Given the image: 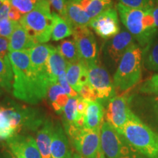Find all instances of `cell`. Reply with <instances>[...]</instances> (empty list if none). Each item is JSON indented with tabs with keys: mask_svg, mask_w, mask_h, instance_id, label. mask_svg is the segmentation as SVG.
I'll list each match as a JSON object with an SVG mask.
<instances>
[{
	"mask_svg": "<svg viewBox=\"0 0 158 158\" xmlns=\"http://www.w3.org/2000/svg\"><path fill=\"white\" fill-rule=\"evenodd\" d=\"M8 56L14 74L13 97L26 103L38 104L47 97L51 83L37 73L28 51L9 52Z\"/></svg>",
	"mask_w": 158,
	"mask_h": 158,
	"instance_id": "1",
	"label": "cell"
},
{
	"mask_svg": "<svg viewBox=\"0 0 158 158\" xmlns=\"http://www.w3.org/2000/svg\"><path fill=\"white\" fill-rule=\"evenodd\" d=\"M116 7L124 27L138 45L145 48L158 34L152 12V9L131 8L121 3H118Z\"/></svg>",
	"mask_w": 158,
	"mask_h": 158,
	"instance_id": "2",
	"label": "cell"
},
{
	"mask_svg": "<svg viewBox=\"0 0 158 158\" xmlns=\"http://www.w3.org/2000/svg\"><path fill=\"white\" fill-rule=\"evenodd\" d=\"M118 133L144 157L158 158V134L146 125L133 112Z\"/></svg>",
	"mask_w": 158,
	"mask_h": 158,
	"instance_id": "3",
	"label": "cell"
},
{
	"mask_svg": "<svg viewBox=\"0 0 158 158\" xmlns=\"http://www.w3.org/2000/svg\"><path fill=\"white\" fill-rule=\"evenodd\" d=\"M143 50L138 44L133 45L126 51L118 64L114 76L116 92H126L141 80Z\"/></svg>",
	"mask_w": 158,
	"mask_h": 158,
	"instance_id": "4",
	"label": "cell"
},
{
	"mask_svg": "<svg viewBox=\"0 0 158 158\" xmlns=\"http://www.w3.org/2000/svg\"><path fill=\"white\" fill-rule=\"evenodd\" d=\"M0 106L16 135L21 132L36 131L47 118L42 110L19 104L8 98H6Z\"/></svg>",
	"mask_w": 158,
	"mask_h": 158,
	"instance_id": "5",
	"label": "cell"
},
{
	"mask_svg": "<svg viewBox=\"0 0 158 158\" xmlns=\"http://www.w3.org/2000/svg\"><path fill=\"white\" fill-rule=\"evenodd\" d=\"M48 0H37L35 8L23 15L19 23L37 44L48 42L53 27L52 13Z\"/></svg>",
	"mask_w": 158,
	"mask_h": 158,
	"instance_id": "6",
	"label": "cell"
},
{
	"mask_svg": "<svg viewBox=\"0 0 158 158\" xmlns=\"http://www.w3.org/2000/svg\"><path fill=\"white\" fill-rule=\"evenodd\" d=\"M88 66V84L96 94L97 100L100 102L109 100L115 96L114 82L110 79L107 70L98 64Z\"/></svg>",
	"mask_w": 158,
	"mask_h": 158,
	"instance_id": "7",
	"label": "cell"
},
{
	"mask_svg": "<svg viewBox=\"0 0 158 158\" xmlns=\"http://www.w3.org/2000/svg\"><path fill=\"white\" fill-rule=\"evenodd\" d=\"M100 129L83 127L70 136L71 142L78 153L86 158H97L101 149Z\"/></svg>",
	"mask_w": 158,
	"mask_h": 158,
	"instance_id": "8",
	"label": "cell"
},
{
	"mask_svg": "<svg viewBox=\"0 0 158 158\" xmlns=\"http://www.w3.org/2000/svg\"><path fill=\"white\" fill-rule=\"evenodd\" d=\"M73 36L81 61L87 65L100 63L96 39L88 27L73 28Z\"/></svg>",
	"mask_w": 158,
	"mask_h": 158,
	"instance_id": "9",
	"label": "cell"
},
{
	"mask_svg": "<svg viewBox=\"0 0 158 158\" xmlns=\"http://www.w3.org/2000/svg\"><path fill=\"white\" fill-rule=\"evenodd\" d=\"M132 111L127 95H115L108 101L106 110V122L119 132L127 122Z\"/></svg>",
	"mask_w": 158,
	"mask_h": 158,
	"instance_id": "10",
	"label": "cell"
},
{
	"mask_svg": "<svg viewBox=\"0 0 158 158\" xmlns=\"http://www.w3.org/2000/svg\"><path fill=\"white\" fill-rule=\"evenodd\" d=\"M135 44V40L133 35L126 29H122L119 33L105 43L104 54L110 62L114 64H117L126 51Z\"/></svg>",
	"mask_w": 158,
	"mask_h": 158,
	"instance_id": "11",
	"label": "cell"
},
{
	"mask_svg": "<svg viewBox=\"0 0 158 158\" xmlns=\"http://www.w3.org/2000/svg\"><path fill=\"white\" fill-rule=\"evenodd\" d=\"M89 27L101 38L108 40L119 33L120 26L117 10L113 7L91 20Z\"/></svg>",
	"mask_w": 158,
	"mask_h": 158,
	"instance_id": "12",
	"label": "cell"
},
{
	"mask_svg": "<svg viewBox=\"0 0 158 158\" xmlns=\"http://www.w3.org/2000/svg\"><path fill=\"white\" fill-rule=\"evenodd\" d=\"M101 149L106 158H121L124 138L107 122H103L100 130Z\"/></svg>",
	"mask_w": 158,
	"mask_h": 158,
	"instance_id": "13",
	"label": "cell"
},
{
	"mask_svg": "<svg viewBox=\"0 0 158 158\" xmlns=\"http://www.w3.org/2000/svg\"><path fill=\"white\" fill-rule=\"evenodd\" d=\"M15 158H42L36 140L32 136L17 134L6 141Z\"/></svg>",
	"mask_w": 158,
	"mask_h": 158,
	"instance_id": "14",
	"label": "cell"
},
{
	"mask_svg": "<svg viewBox=\"0 0 158 158\" xmlns=\"http://www.w3.org/2000/svg\"><path fill=\"white\" fill-rule=\"evenodd\" d=\"M51 48L52 45H51L39 43L29 50L28 53L33 68L37 73L52 84L48 65Z\"/></svg>",
	"mask_w": 158,
	"mask_h": 158,
	"instance_id": "15",
	"label": "cell"
},
{
	"mask_svg": "<svg viewBox=\"0 0 158 158\" xmlns=\"http://www.w3.org/2000/svg\"><path fill=\"white\" fill-rule=\"evenodd\" d=\"M77 98H70L62 114L64 131L69 137L84 127V121L79 118L77 110Z\"/></svg>",
	"mask_w": 158,
	"mask_h": 158,
	"instance_id": "16",
	"label": "cell"
},
{
	"mask_svg": "<svg viewBox=\"0 0 158 158\" xmlns=\"http://www.w3.org/2000/svg\"><path fill=\"white\" fill-rule=\"evenodd\" d=\"M51 157V158H73L68 138L59 122H56L54 125Z\"/></svg>",
	"mask_w": 158,
	"mask_h": 158,
	"instance_id": "17",
	"label": "cell"
},
{
	"mask_svg": "<svg viewBox=\"0 0 158 158\" xmlns=\"http://www.w3.org/2000/svg\"><path fill=\"white\" fill-rule=\"evenodd\" d=\"M67 80L71 87L78 93L88 83V66L83 61L68 63L66 69Z\"/></svg>",
	"mask_w": 158,
	"mask_h": 158,
	"instance_id": "18",
	"label": "cell"
},
{
	"mask_svg": "<svg viewBox=\"0 0 158 158\" xmlns=\"http://www.w3.org/2000/svg\"><path fill=\"white\" fill-rule=\"evenodd\" d=\"M37 44L19 21L9 39V52L28 51Z\"/></svg>",
	"mask_w": 158,
	"mask_h": 158,
	"instance_id": "19",
	"label": "cell"
},
{
	"mask_svg": "<svg viewBox=\"0 0 158 158\" xmlns=\"http://www.w3.org/2000/svg\"><path fill=\"white\" fill-rule=\"evenodd\" d=\"M54 130V122L50 118H47L37 132L35 140L42 158H51V147Z\"/></svg>",
	"mask_w": 158,
	"mask_h": 158,
	"instance_id": "20",
	"label": "cell"
},
{
	"mask_svg": "<svg viewBox=\"0 0 158 158\" xmlns=\"http://www.w3.org/2000/svg\"><path fill=\"white\" fill-rule=\"evenodd\" d=\"M66 21L73 28L89 27L91 19L76 0L66 1Z\"/></svg>",
	"mask_w": 158,
	"mask_h": 158,
	"instance_id": "21",
	"label": "cell"
},
{
	"mask_svg": "<svg viewBox=\"0 0 158 158\" xmlns=\"http://www.w3.org/2000/svg\"><path fill=\"white\" fill-rule=\"evenodd\" d=\"M87 108L84 116V127L86 129H100L103 123L105 110L100 101L87 100Z\"/></svg>",
	"mask_w": 158,
	"mask_h": 158,
	"instance_id": "22",
	"label": "cell"
},
{
	"mask_svg": "<svg viewBox=\"0 0 158 158\" xmlns=\"http://www.w3.org/2000/svg\"><path fill=\"white\" fill-rule=\"evenodd\" d=\"M47 98L51 108L58 114H62L65 106L70 99V97L66 94L59 83L51 85L48 89Z\"/></svg>",
	"mask_w": 158,
	"mask_h": 158,
	"instance_id": "23",
	"label": "cell"
},
{
	"mask_svg": "<svg viewBox=\"0 0 158 158\" xmlns=\"http://www.w3.org/2000/svg\"><path fill=\"white\" fill-rule=\"evenodd\" d=\"M48 65L51 78V84H56L58 83L59 75L63 71H66L68 62L60 54L56 47L53 45L48 57Z\"/></svg>",
	"mask_w": 158,
	"mask_h": 158,
	"instance_id": "24",
	"label": "cell"
},
{
	"mask_svg": "<svg viewBox=\"0 0 158 158\" xmlns=\"http://www.w3.org/2000/svg\"><path fill=\"white\" fill-rule=\"evenodd\" d=\"M53 27L51 39L54 41H59L70 37L73 33V27L68 21L63 19L55 12L52 13Z\"/></svg>",
	"mask_w": 158,
	"mask_h": 158,
	"instance_id": "25",
	"label": "cell"
},
{
	"mask_svg": "<svg viewBox=\"0 0 158 158\" xmlns=\"http://www.w3.org/2000/svg\"><path fill=\"white\" fill-rule=\"evenodd\" d=\"M91 20L113 7L112 0H76Z\"/></svg>",
	"mask_w": 158,
	"mask_h": 158,
	"instance_id": "26",
	"label": "cell"
},
{
	"mask_svg": "<svg viewBox=\"0 0 158 158\" xmlns=\"http://www.w3.org/2000/svg\"><path fill=\"white\" fill-rule=\"evenodd\" d=\"M143 65L149 71H158V34L143 48Z\"/></svg>",
	"mask_w": 158,
	"mask_h": 158,
	"instance_id": "27",
	"label": "cell"
},
{
	"mask_svg": "<svg viewBox=\"0 0 158 158\" xmlns=\"http://www.w3.org/2000/svg\"><path fill=\"white\" fill-rule=\"evenodd\" d=\"M13 79L14 74L8 55L4 58L0 57V87L6 92H12Z\"/></svg>",
	"mask_w": 158,
	"mask_h": 158,
	"instance_id": "28",
	"label": "cell"
},
{
	"mask_svg": "<svg viewBox=\"0 0 158 158\" xmlns=\"http://www.w3.org/2000/svg\"><path fill=\"white\" fill-rule=\"evenodd\" d=\"M56 48L68 63L76 62L81 60L74 40H62Z\"/></svg>",
	"mask_w": 158,
	"mask_h": 158,
	"instance_id": "29",
	"label": "cell"
},
{
	"mask_svg": "<svg viewBox=\"0 0 158 158\" xmlns=\"http://www.w3.org/2000/svg\"><path fill=\"white\" fill-rule=\"evenodd\" d=\"M15 135L16 134L11 128L8 118L6 116L2 107L0 106V140L7 141Z\"/></svg>",
	"mask_w": 158,
	"mask_h": 158,
	"instance_id": "30",
	"label": "cell"
},
{
	"mask_svg": "<svg viewBox=\"0 0 158 158\" xmlns=\"http://www.w3.org/2000/svg\"><path fill=\"white\" fill-rule=\"evenodd\" d=\"M118 3L135 9H152L158 4V0H118Z\"/></svg>",
	"mask_w": 158,
	"mask_h": 158,
	"instance_id": "31",
	"label": "cell"
},
{
	"mask_svg": "<svg viewBox=\"0 0 158 158\" xmlns=\"http://www.w3.org/2000/svg\"><path fill=\"white\" fill-rule=\"evenodd\" d=\"M141 93L158 95V73L146 80L140 88Z\"/></svg>",
	"mask_w": 158,
	"mask_h": 158,
	"instance_id": "32",
	"label": "cell"
},
{
	"mask_svg": "<svg viewBox=\"0 0 158 158\" xmlns=\"http://www.w3.org/2000/svg\"><path fill=\"white\" fill-rule=\"evenodd\" d=\"M12 7L17 10L22 15L30 13L35 8V3L31 0H10Z\"/></svg>",
	"mask_w": 158,
	"mask_h": 158,
	"instance_id": "33",
	"label": "cell"
},
{
	"mask_svg": "<svg viewBox=\"0 0 158 158\" xmlns=\"http://www.w3.org/2000/svg\"><path fill=\"white\" fill-rule=\"evenodd\" d=\"M19 21H13L8 18L0 21V36L10 39Z\"/></svg>",
	"mask_w": 158,
	"mask_h": 158,
	"instance_id": "34",
	"label": "cell"
},
{
	"mask_svg": "<svg viewBox=\"0 0 158 158\" xmlns=\"http://www.w3.org/2000/svg\"><path fill=\"white\" fill-rule=\"evenodd\" d=\"M58 83L60 84L66 94L70 97V98H78L79 94L77 92H76L71 87V86L69 84V83L67 80L66 77V71H63L58 76Z\"/></svg>",
	"mask_w": 158,
	"mask_h": 158,
	"instance_id": "35",
	"label": "cell"
},
{
	"mask_svg": "<svg viewBox=\"0 0 158 158\" xmlns=\"http://www.w3.org/2000/svg\"><path fill=\"white\" fill-rule=\"evenodd\" d=\"M123 137V136H122ZM121 158H144L137 150L130 146L124 138V144L122 148V153Z\"/></svg>",
	"mask_w": 158,
	"mask_h": 158,
	"instance_id": "36",
	"label": "cell"
},
{
	"mask_svg": "<svg viewBox=\"0 0 158 158\" xmlns=\"http://www.w3.org/2000/svg\"><path fill=\"white\" fill-rule=\"evenodd\" d=\"M49 2L58 12L60 16L66 19V0H48Z\"/></svg>",
	"mask_w": 158,
	"mask_h": 158,
	"instance_id": "37",
	"label": "cell"
},
{
	"mask_svg": "<svg viewBox=\"0 0 158 158\" xmlns=\"http://www.w3.org/2000/svg\"><path fill=\"white\" fill-rule=\"evenodd\" d=\"M87 100L82 98L80 96L77 98V110H78L79 118H80L81 119H83L84 121L85 114H86V108H87Z\"/></svg>",
	"mask_w": 158,
	"mask_h": 158,
	"instance_id": "38",
	"label": "cell"
},
{
	"mask_svg": "<svg viewBox=\"0 0 158 158\" xmlns=\"http://www.w3.org/2000/svg\"><path fill=\"white\" fill-rule=\"evenodd\" d=\"M9 39L0 36V57L4 58L9 53Z\"/></svg>",
	"mask_w": 158,
	"mask_h": 158,
	"instance_id": "39",
	"label": "cell"
},
{
	"mask_svg": "<svg viewBox=\"0 0 158 158\" xmlns=\"http://www.w3.org/2000/svg\"><path fill=\"white\" fill-rule=\"evenodd\" d=\"M11 5L10 2H5L0 7V21L8 18L9 12L10 10Z\"/></svg>",
	"mask_w": 158,
	"mask_h": 158,
	"instance_id": "40",
	"label": "cell"
},
{
	"mask_svg": "<svg viewBox=\"0 0 158 158\" xmlns=\"http://www.w3.org/2000/svg\"><path fill=\"white\" fill-rule=\"evenodd\" d=\"M0 158H15V157L7 147V144H2L0 146Z\"/></svg>",
	"mask_w": 158,
	"mask_h": 158,
	"instance_id": "41",
	"label": "cell"
},
{
	"mask_svg": "<svg viewBox=\"0 0 158 158\" xmlns=\"http://www.w3.org/2000/svg\"><path fill=\"white\" fill-rule=\"evenodd\" d=\"M23 15L17 10L16 9L14 8L13 7L11 6L10 10L9 12L8 19L13 21H19L21 19Z\"/></svg>",
	"mask_w": 158,
	"mask_h": 158,
	"instance_id": "42",
	"label": "cell"
},
{
	"mask_svg": "<svg viewBox=\"0 0 158 158\" xmlns=\"http://www.w3.org/2000/svg\"><path fill=\"white\" fill-rule=\"evenodd\" d=\"M152 12L154 19H155V23L156 29L158 30V4L153 7L152 10Z\"/></svg>",
	"mask_w": 158,
	"mask_h": 158,
	"instance_id": "43",
	"label": "cell"
},
{
	"mask_svg": "<svg viewBox=\"0 0 158 158\" xmlns=\"http://www.w3.org/2000/svg\"><path fill=\"white\" fill-rule=\"evenodd\" d=\"M154 102H155V106L156 110H157L158 112V95L156 96L155 98H154Z\"/></svg>",
	"mask_w": 158,
	"mask_h": 158,
	"instance_id": "44",
	"label": "cell"
},
{
	"mask_svg": "<svg viewBox=\"0 0 158 158\" xmlns=\"http://www.w3.org/2000/svg\"><path fill=\"white\" fill-rule=\"evenodd\" d=\"M97 158H106V156H105V155H104V153L102 152V149L100 150V152H99L98 155V157H97Z\"/></svg>",
	"mask_w": 158,
	"mask_h": 158,
	"instance_id": "45",
	"label": "cell"
},
{
	"mask_svg": "<svg viewBox=\"0 0 158 158\" xmlns=\"http://www.w3.org/2000/svg\"><path fill=\"white\" fill-rule=\"evenodd\" d=\"M73 158H86V157H83V156L80 155L79 154L76 153V154H74L73 155Z\"/></svg>",
	"mask_w": 158,
	"mask_h": 158,
	"instance_id": "46",
	"label": "cell"
},
{
	"mask_svg": "<svg viewBox=\"0 0 158 158\" xmlns=\"http://www.w3.org/2000/svg\"><path fill=\"white\" fill-rule=\"evenodd\" d=\"M3 93H4V89H3L2 88L0 87V97L2 95Z\"/></svg>",
	"mask_w": 158,
	"mask_h": 158,
	"instance_id": "47",
	"label": "cell"
},
{
	"mask_svg": "<svg viewBox=\"0 0 158 158\" xmlns=\"http://www.w3.org/2000/svg\"><path fill=\"white\" fill-rule=\"evenodd\" d=\"M2 2H10V0H0Z\"/></svg>",
	"mask_w": 158,
	"mask_h": 158,
	"instance_id": "48",
	"label": "cell"
},
{
	"mask_svg": "<svg viewBox=\"0 0 158 158\" xmlns=\"http://www.w3.org/2000/svg\"><path fill=\"white\" fill-rule=\"evenodd\" d=\"M31 1H32L33 2H35H35H36L37 1V0H31Z\"/></svg>",
	"mask_w": 158,
	"mask_h": 158,
	"instance_id": "49",
	"label": "cell"
},
{
	"mask_svg": "<svg viewBox=\"0 0 158 158\" xmlns=\"http://www.w3.org/2000/svg\"><path fill=\"white\" fill-rule=\"evenodd\" d=\"M2 2L0 1V7H1V6H2Z\"/></svg>",
	"mask_w": 158,
	"mask_h": 158,
	"instance_id": "50",
	"label": "cell"
},
{
	"mask_svg": "<svg viewBox=\"0 0 158 158\" xmlns=\"http://www.w3.org/2000/svg\"><path fill=\"white\" fill-rule=\"evenodd\" d=\"M66 1H67V0H66Z\"/></svg>",
	"mask_w": 158,
	"mask_h": 158,
	"instance_id": "51",
	"label": "cell"
}]
</instances>
